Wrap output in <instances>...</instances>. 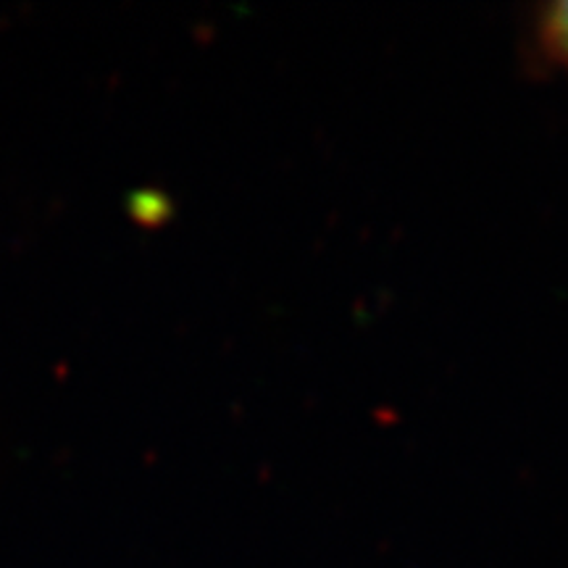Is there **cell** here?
I'll return each mask as SVG.
<instances>
[{
    "label": "cell",
    "mask_w": 568,
    "mask_h": 568,
    "mask_svg": "<svg viewBox=\"0 0 568 568\" xmlns=\"http://www.w3.org/2000/svg\"><path fill=\"white\" fill-rule=\"evenodd\" d=\"M529 42L539 63L568 71V0L539 6L529 21Z\"/></svg>",
    "instance_id": "1"
}]
</instances>
